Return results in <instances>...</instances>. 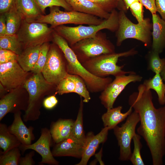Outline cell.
<instances>
[{
    "label": "cell",
    "mask_w": 165,
    "mask_h": 165,
    "mask_svg": "<svg viewBox=\"0 0 165 165\" xmlns=\"http://www.w3.org/2000/svg\"><path fill=\"white\" fill-rule=\"evenodd\" d=\"M151 90L141 84L138 91L130 94L129 105L138 114L140 125L138 134L145 141L150 150L153 165H162L165 155V105L155 107Z\"/></svg>",
    "instance_id": "6da1fadb"
},
{
    "label": "cell",
    "mask_w": 165,
    "mask_h": 165,
    "mask_svg": "<svg viewBox=\"0 0 165 165\" xmlns=\"http://www.w3.org/2000/svg\"><path fill=\"white\" fill-rule=\"evenodd\" d=\"M53 33L52 42L57 45L63 52L67 61L68 73L81 77L89 91L91 93L102 92L112 81L111 77H99L88 71L78 61L66 40L56 32Z\"/></svg>",
    "instance_id": "7a4b0ae2"
},
{
    "label": "cell",
    "mask_w": 165,
    "mask_h": 165,
    "mask_svg": "<svg viewBox=\"0 0 165 165\" xmlns=\"http://www.w3.org/2000/svg\"><path fill=\"white\" fill-rule=\"evenodd\" d=\"M118 25V12L114 9L110 13L108 19H104L101 24L97 25L84 26L81 24L70 27L63 25L57 26L53 29L64 38L71 46L81 40L94 36L103 29L116 32Z\"/></svg>",
    "instance_id": "3957f363"
},
{
    "label": "cell",
    "mask_w": 165,
    "mask_h": 165,
    "mask_svg": "<svg viewBox=\"0 0 165 165\" xmlns=\"http://www.w3.org/2000/svg\"><path fill=\"white\" fill-rule=\"evenodd\" d=\"M138 51L134 48L123 52L103 54L91 58L81 63L90 72L99 77L110 75L115 77L127 74L136 73L123 70L124 65L119 66L117 63L119 58L136 54Z\"/></svg>",
    "instance_id": "277c9868"
},
{
    "label": "cell",
    "mask_w": 165,
    "mask_h": 165,
    "mask_svg": "<svg viewBox=\"0 0 165 165\" xmlns=\"http://www.w3.org/2000/svg\"><path fill=\"white\" fill-rule=\"evenodd\" d=\"M118 23V28L116 32L117 46H120L123 41L129 38L140 41L146 47L151 45L152 23L149 18H145L142 24H135L128 18L125 11L119 10Z\"/></svg>",
    "instance_id": "5b68a950"
},
{
    "label": "cell",
    "mask_w": 165,
    "mask_h": 165,
    "mask_svg": "<svg viewBox=\"0 0 165 165\" xmlns=\"http://www.w3.org/2000/svg\"><path fill=\"white\" fill-rule=\"evenodd\" d=\"M70 46L81 63L101 54L115 52V46L101 31Z\"/></svg>",
    "instance_id": "8992f818"
},
{
    "label": "cell",
    "mask_w": 165,
    "mask_h": 165,
    "mask_svg": "<svg viewBox=\"0 0 165 165\" xmlns=\"http://www.w3.org/2000/svg\"><path fill=\"white\" fill-rule=\"evenodd\" d=\"M50 8V13L41 15L35 22L50 24L53 29L57 26L67 24L97 25L104 20L96 16L74 10L62 11L58 6Z\"/></svg>",
    "instance_id": "52a82bcc"
},
{
    "label": "cell",
    "mask_w": 165,
    "mask_h": 165,
    "mask_svg": "<svg viewBox=\"0 0 165 165\" xmlns=\"http://www.w3.org/2000/svg\"><path fill=\"white\" fill-rule=\"evenodd\" d=\"M28 94V104L23 116L25 122L38 119L40 115V101L43 94L52 86L44 78L42 72L26 79L23 85Z\"/></svg>",
    "instance_id": "ba28073f"
},
{
    "label": "cell",
    "mask_w": 165,
    "mask_h": 165,
    "mask_svg": "<svg viewBox=\"0 0 165 165\" xmlns=\"http://www.w3.org/2000/svg\"><path fill=\"white\" fill-rule=\"evenodd\" d=\"M54 31L47 24L28 22L23 20L16 35L24 49L28 47L41 46L46 42L52 41Z\"/></svg>",
    "instance_id": "9c48e42d"
},
{
    "label": "cell",
    "mask_w": 165,
    "mask_h": 165,
    "mask_svg": "<svg viewBox=\"0 0 165 165\" xmlns=\"http://www.w3.org/2000/svg\"><path fill=\"white\" fill-rule=\"evenodd\" d=\"M64 55L56 44H50L47 59L42 73L49 83L56 86L68 74Z\"/></svg>",
    "instance_id": "30bf717a"
},
{
    "label": "cell",
    "mask_w": 165,
    "mask_h": 165,
    "mask_svg": "<svg viewBox=\"0 0 165 165\" xmlns=\"http://www.w3.org/2000/svg\"><path fill=\"white\" fill-rule=\"evenodd\" d=\"M139 122V115L134 111L121 127L117 126L113 129L119 147V159L121 161L130 160L132 154L131 142L136 133V127Z\"/></svg>",
    "instance_id": "8fae6325"
},
{
    "label": "cell",
    "mask_w": 165,
    "mask_h": 165,
    "mask_svg": "<svg viewBox=\"0 0 165 165\" xmlns=\"http://www.w3.org/2000/svg\"><path fill=\"white\" fill-rule=\"evenodd\" d=\"M103 90L99 97L101 104L107 109L113 108L118 97L130 83L141 81L142 77L136 73L115 77Z\"/></svg>",
    "instance_id": "7c38bea8"
},
{
    "label": "cell",
    "mask_w": 165,
    "mask_h": 165,
    "mask_svg": "<svg viewBox=\"0 0 165 165\" xmlns=\"http://www.w3.org/2000/svg\"><path fill=\"white\" fill-rule=\"evenodd\" d=\"M27 73L17 61L0 64V83L6 91L10 92L23 85L26 80Z\"/></svg>",
    "instance_id": "4fadbf2b"
},
{
    "label": "cell",
    "mask_w": 165,
    "mask_h": 165,
    "mask_svg": "<svg viewBox=\"0 0 165 165\" xmlns=\"http://www.w3.org/2000/svg\"><path fill=\"white\" fill-rule=\"evenodd\" d=\"M52 136L50 130L46 127L42 128L41 135L38 139L34 143L25 145H21L19 148L22 153L28 149H31L36 152L42 156V159L39 163L57 165L59 162L54 157L50 150Z\"/></svg>",
    "instance_id": "5bb4252c"
},
{
    "label": "cell",
    "mask_w": 165,
    "mask_h": 165,
    "mask_svg": "<svg viewBox=\"0 0 165 165\" xmlns=\"http://www.w3.org/2000/svg\"><path fill=\"white\" fill-rule=\"evenodd\" d=\"M15 90L4 95L0 100V121L8 113L14 114L21 110L25 111L27 109L28 100L23 98L19 93Z\"/></svg>",
    "instance_id": "9a60e30c"
},
{
    "label": "cell",
    "mask_w": 165,
    "mask_h": 165,
    "mask_svg": "<svg viewBox=\"0 0 165 165\" xmlns=\"http://www.w3.org/2000/svg\"><path fill=\"white\" fill-rule=\"evenodd\" d=\"M108 130L107 128L104 127L96 135L92 132H89L86 134L81 161L76 165L87 164L90 158L95 154L99 145L106 141Z\"/></svg>",
    "instance_id": "2e32d148"
},
{
    "label": "cell",
    "mask_w": 165,
    "mask_h": 165,
    "mask_svg": "<svg viewBox=\"0 0 165 165\" xmlns=\"http://www.w3.org/2000/svg\"><path fill=\"white\" fill-rule=\"evenodd\" d=\"M20 111L14 114V119L12 124L8 127L9 132L15 135L23 145L31 144L32 141L35 139L33 133L34 127H28L24 124L21 117Z\"/></svg>",
    "instance_id": "e0dca14e"
},
{
    "label": "cell",
    "mask_w": 165,
    "mask_h": 165,
    "mask_svg": "<svg viewBox=\"0 0 165 165\" xmlns=\"http://www.w3.org/2000/svg\"><path fill=\"white\" fill-rule=\"evenodd\" d=\"M152 16V50L160 54L165 50V20L157 13Z\"/></svg>",
    "instance_id": "ac0fdd59"
},
{
    "label": "cell",
    "mask_w": 165,
    "mask_h": 165,
    "mask_svg": "<svg viewBox=\"0 0 165 165\" xmlns=\"http://www.w3.org/2000/svg\"><path fill=\"white\" fill-rule=\"evenodd\" d=\"M84 145L68 137L56 143L53 147L52 152L54 157L68 156L81 158Z\"/></svg>",
    "instance_id": "d6986e66"
},
{
    "label": "cell",
    "mask_w": 165,
    "mask_h": 165,
    "mask_svg": "<svg viewBox=\"0 0 165 165\" xmlns=\"http://www.w3.org/2000/svg\"><path fill=\"white\" fill-rule=\"evenodd\" d=\"M72 10L96 16L103 19H108V13L98 5L89 0H65Z\"/></svg>",
    "instance_id": "ffe728a7"
},
{
    "label": "cell",
    "mask_w": 165,
    "mask_h": 165,
    "mask_svg": "<svg viewBox=\"0 0 165 165\" xmlns=\"http://www.w3.org/2000/svg\"><path fill=\"white\" fill-rule=\"evenodd\" d=\"M15 6L23 20L28 22H35L44 15L34 0H16Z\"/></svg>",
    "instance_id": "44dd1931"
},
{
    "label": "cell",
    "mask_w": 165,
    "mask_h": 165,
    "mask_svg": "<svg viewBox=\"0 0 165 165\" xmlns=\"http://www.w3.org/2000/svg\"><path fill=\"white\" fill-rule=\"evenodd\" d=\"M74 121L71 119H60L52 123L50 130L52 139L58 143L70 136Z\"/></svg>",
    "instance_id": "7402d4cb"
},
{
    "label": "cell",
    "mask_w": 165,
    "mask_h": 165,
    "mask_svg": "<svg viewBox=\"0 0 165 165\" xmlns=\"http://www.w3.org/2000/svg\"><path fill=\"white\" fill-rule=\"evenodd\" d=\"M123 107L119 106L107 110L102 116L101 119L104 127L109 130L113 129L117 125L124 121L132 112L133 108L130 106L125 113L122 112Z\"/></svg>",
    "instance_id": "603a6c76"
},
{
    "label": "cell",
    "mask_w": 165,
    "mask_h": 165,
    "mask_svg": "<svg viewBox=\"0 0 165 165\" xmlns=\"http://www.w3.org/2000/svg\"><path fill=\"white\" fill-rule=\"evenodd\" d=\"M41 46L27 47L18 55L17 61L26 72L31 71L37 61Z\"/></svg>",
    "instance_id": "cb8c5ba5"
},
{
    "label": "cell",
    "mask_w": 165,
    "mask_h": 165,
    "mask_svg": "<svg viewBox=\"0 0 165 165\" xmlns=\"http://www.w3.org/2000/svg\"><path fill=\"white\" fill-rule=\"evenodd\" d=\"M21 143L14 134L9 131L7 125L0 123V147L3 150L2 153L14 148L19 147Z\"/></svg>",
    "instance_id": "d4e9b609"
},
{
    "label": "cell",
    "mask_w": 165,
    "mask_h": 165,
    "mask_svg": "<svg viewBox=\"0 0 165 165\" xmlns=\"http://www.w3.org/2000/svg\"><path fill=\"white\" fill-rule=\"evenodd\" d=\"M160 74H155L152 78L145 80L143 84L147 90L152 89L157 94L159 104L165 105V83H164Z\"/></svg>",
    "instance_id": "484cf974"
},
{
    "label": "cell",
    "mask_w": 165,
    "mask_h": 165,
    "mask_svg": "<svg viewBox=\"0 0 165 165\" xmlns=\"http://www.w3.org/2000/svg\"><path fill=\"white\" fill-rule=\"evenodd\" d=\"M79 107L76 120L74 122L71 134L69 137L75 141L84 145L86 136L83 128V101L80 97Z\"/></svg>",
    "instance_id": "4316f807"
},
{
    "label": "cell",
    "mask_w": 165,
    "mask_h": 165,
    "mask_svg": "<svg viewBox=\"0 0 165 165\" xmlns=\"http://www.w3.org/2000/svg\"><path fill=\"white\" fill-rule=\"evenodd\" d=\"M5 16L7 35L16 34L19 29L23 18L15 6L4 14Z\"/></svg>",
    "instance_id": "83f0119b"
},
{
    "label": "cell",
    "mask_w": 165,
    "mask_h": 165,
    "mask_svg": "<svg viewBox=\"0 0 165 165\" xmlns=\"http://www.w3.org/2000/svg\"><path fill=\"white\" fill-rule=\"evenodd\" d=\"M0 49L10 50L19 55L24 48L16 34L0 37Z\"/></svg>",
    "instance_id": "f1b7e54d"
},
{
    "label": "cell",
    "mask_w": 165,
    "mask_h": 165,
    "mask_svg": "<svg viewBox=\"0 0 165 165\" xmlns=\"http://www.w3.org/2000/svg\"><path fill=\"white\" fill-rule=\"evenodd\" d=\"M21 158L19 147L13 148L5 152H0V165H19Z\"/></svg>",
    "instance_id": "f546056e"
},
{
    "label": "cell",
    "mask_w": 165,
    "mask_h": 165,
    "mask_svg": "<svg viewBox=\"0 0 165 165\" xmlns=\"http://www.w3.org/2000/svg\"><path fill=\"white\" fill-rule=\"evenodd\" d=\"M68 75L75 82V89L74 93L83 98L84 102H89L91 97L89 91L83 79L78 75L68 73Z\"/></svg>",
    "instance_id": "4dcf8cb0"
},
{
    "label": "cell",
    "mask_w": 165,
    "mask_h": 165,
    "mask_svg": "<svg viewBox=\"0 0 165 165\" xmlns=\"http://www.w3.org/2000/svg\"><path fill=\"white\" fill-rule=\"evenodd\" d=\"M159 54L152 50L148 54V68L155 74H160L165 67V58H161Z\"/></svg>",
    "instance_id": "1f68e13d"
},
{
    "label": "cell",
    "mask_w": 165,
    "mask_h": 165,
    "mask_svg": "<svg viewBox=\"0 0 165 165\" xmlns=\"http://www.w3.org/2000/svg\"><path fill=\"white\" fill-rule=\"evenodd\" d=\"M141 138V136L136 133L133 138L134 149L130 160L133 165H145L141 154V150L142 147L140 141Z\"/></svg>",
    "instance_id": "d6a6232c"
},
{
    "label": "cell",
    "mask_w": 165,
    "mask_h": 165,
    "mask_svg": "<svg viewBox=\"0 0 165 165\" xmlns=\"http://www.w3.org/2000/svg\"><path fill=\"white\" fill-rule=\"evenodd\" d=\"M101 6L105 10L111 13L114 9L127 10L122 0H89Z\"/></svg>",
    "instance_id": "836d02e7"
},
{
    "label": "cell",
    "mask_w": 165,
    "mask_h": 165,
    "mask_svg": "<svg viewBox=\"0 0 165 165\" xmlns=\"http://www.w3.org/2000/svg\"><path fill=\"white\" fill-rule=\"evenodd\" d=\"M50 44L49 42H47L41 45L37 61L31 71L34 74L42 72L46 61Z\"/></svg>",
    "instance_id": "e575fe53"
},
{
    "label": "cell",
    "mask_w": 165,
    "mask_h": 165,
    "mask_svg": "<svg viewBox=\"0 0 165 165\" xmlns=\"http://www.w3.org/2000/svg\"><path fill=\"white\" fill-rule=\"evenodd\" d=\"M43 13L48 7L58 6L63 8L66 11L72 10V7L65 0H34Z\"/></svg>",
    "instance_id": "d590c367"
},
{
    "label": "cell",
    "mask_w": 165,
    "mask_h": 165,
    "mask_svg": "<svg viewBox=\"0 0 165 165\" xmlns=\"http://www.w3.org/2000/svg\"><path fill=\"white\" fill-rule=\"evenodd\" d=\"M68 74L56 86V94L62 95L65 94L74 93L75 89V82L68 76Z\"/></svg>",
    "instance_id": "8d00e7d4"
},
{
    "label": "cell",
    "mask_w": 165,
    "mask_h": 165,
    "mask_svg": "<svg viewBox=\"0 0 165 165\" xmlns=\"http://www.w3.org/2000/svg\"><path fill=\"white\" fill-rule=\"evenodd\" d=\"M143 6L139 1L133 3L129 7L132 14L137 20L138 23L142 24L145 20L143 16Z\"/></svg>",
    "instance_id": "74e56055"
},
{
    "label": "cell",
    "mask_w": 165,
    "mask_h": 165,
    "mask_svg": "<svg viewBox=\"0 0 165 165\" xmlns=\"http://www.w3.org/2000/svg\"><path fill=\"white\" fill-rule=\"evenodd\" d=\"M18 55L10 50L0 49V64L17 61Z\"/></svg>",
    "instance_id": "f35d334b"
},
{
    "label": "cell",
    "mask_w": 165,
    "mask_h": 165,
    "mask_svg": "<svg viewBox=\"0 0 165 165\" xmlns=\"http://www.w3.org/2000/svg\"><path fill=\"white\" fill-rule=\"evenodd\" d=\"M16 0H0V14H4L15 6Z\"/></svg>",
    "instance_id": "ab89813d"
},
{
    "label": "cell",
    "mask_w": 165,
    "mask_h": 165,
    "mask_svg": "<svg viewBox=\"0 0 165 165\" xmlns=\"http://www.w3.org/2000/svg\"><path fill=\"white\" fill-rule=\"evenodd\" d=\"M58 102V100L55 94L45 98L43 101L42 104L46 109H51L56 106Z\"/></svg>",
    "instance_id": "60d3db41"
},
{
    "label": "cell",
    "mask_w": 165,
    "mask_h": 165,
    "mask_svg": "<svg viewBox=\"0 0 165 165\" xmlns=\"http://www.w3.org/2000/svg\"><path fill=\"white\" fill-rule=\"evenodd\" d=\"M143 6L149 10L152 15L156 14L155 0H138Z\"/></svg>",
    "instance_id": "b9f144b4"
},
{
    "label": "cell",
    "mask_w": 165,
    "mask_h": 165,
    "mask_svg": "<svg viewBox=\"0 0 165 165\" xmlns=\"http://www.w3.org/2000/svg\"><path fill=\"white\" fill-rule=\"evenodd\" d=\"M34 150L32 151L27 154L23 157H21L20 164V165H34L35 162L33 159V157L35 155Z\"/></svg>",
    "instance_id": "7bdbcfd3"
},
{
    "label": "cell",
    "mask_w": 165,
    "mask_h": 165,
    "mask_svg": "<svg viewBox=\"0 0 165 165\" xmlns=\"http://www.w3.org/2000/svg\"><path fill=\"white\" fill-rule=\"evenodd\" d=\"M157 11L165 20V0H155Z\"/></svg>",
    "instance_id": "ee69618b"
},
{
    "label": "cell",
    "mask_w": 165,
    "mask_h": 165,
    "mask_svg": "<svg viewBox=\"0 0 165 165\" xmlns=\"http://www.w3.org/2000/svg\"><path fill=\"white\" fill-rule=\"evenodd\" d=\"M7 34V27L6 17L4 14L0 15V37Z\"/></svg>",
    "instance_id": "f6af8a7d"
},
{
    "label": "cell",
    "mask_w": 165,
    "mask_h": 165,
    "mask_svg": "<svg viewBox=\"0 0 165 165\" xmlns=\"http://www.w3.org/2000/svg\"><path fill=\"white\" fill-rule=\"evenodd\" d=\"M123 2L125 7L127 10L129 9L130 6L134 2L138 1V0H122Z\"/></svg>",
    "instance_id": "bcb514c9"
},
{
    "label": "cell",
    "mask_w": 165,
    "mask_h": 165,
    "mask_svg": "<svg viewBox=\"0 0 165 165\" xmlns=\"http://www.w3.org/2000/svg\"><path fill=\"white\" fill-rule=\"evenodd\" d=\"M160 75L163 80L165 81V67L160 73Z\"/></svg>",
    "instance_id": "7dc6e473"
}]
</instances>
